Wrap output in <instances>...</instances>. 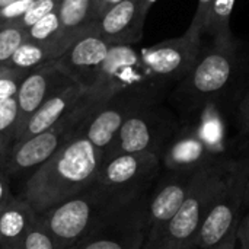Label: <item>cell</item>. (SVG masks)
I'll return each instance as SVG.
<instances>
[{"instance_id":"39","label":"cell","mask_w":249,"mask_h":249,"mask_svg":"<svg viewBox=\"0 0 249 249\" xmlns=\"http://www.w3.org/2000/svg\"><path fill=\"white\" fill-rule=\"evenodd\" d=\"M12 1H15V0H0V7H3V6L9 4V3H12Z\"/></svg>"},{"instance_id":"14","label":"cell","mask_w":249,"mask_h":249,"mask_svg":"<svg viewBox=\"0 0 249 249\" xmlns=\"http://www.w3.org/2000/svg\"><path fill=\"white\" fill-rule=\"evenodd\" d=\"M196 175L197 172H177L162 169L147 198V238H160L163 235L165 228L187 198Z\"/></svg>"},{"instance_id":"30","label":"cell","mask_w":249,"mask_h":249,"mask_svg":"<svg viewBox=\"0 0 249 249\" xmlns=\"http://www.w3.org/2000/svg\"><path fill=\"white\" fill-rule=\"evenodd\" d=\"M34 0H15L3 7H0V26L16 25V22L29 9Z\"/></svg>"},{"instance_id":"27","label":"cell","mask_w":249,"mask_h":249,"mask_svg":"<svg viewBox=\"0 0 249 249\" xmlns=\"http://www.w3.org/2000/svg\"><path fill=\"white\" fill-rule=\"evenodd\" d=\"M28 73L26 70L0 66V101L16 98L19 85Z\"/></svg>"},{"instance_id":"1","label":"cell","mask_w":249,"mask_h":249,"mask_svg":"<svg viewBox=\"0 0 249 249\" xmlns=\"http://www.w3.org/2000/svg\"><path fill=\"white\" fill-rule=\"evenodd\" d=\"M102 158L104 153L88 139L73 137L32 171L20 196L39 216L90 187Z\"/></svg>"},{"instance_id":"31","label":"cell","mask_w":249,"mask_h":249,"mask_svg":"<svg viewBox=\"0 0 249 249\" xmlns=\"http://www.w3.org/2000/svg\"><path fill=\"white\" fill-rule=\"evenodd\" d=\"M238 127L242 134H249V89L238 105Z\"/></svg>"},{"instance_id":"29","label":"cell","mask_w":249,"mask_h":249,"mask_svg":"<svg viewBox=\"0 0 249 249\" xmlns=\"http://www.w3.org/2000/svg\"><path fill=\"white\" fill-rule=\"evenodd\" d=\"M213 3H214V0H198L197 1L196 13L193 16L191 23H190L188 29L185 31V34H188L194 38H203L209 18H210Z\"/></svg>"},{"instance_id":"10","label":"cell","mask_w":249,"mask_h":249,"mask_svg":"<svg viewBox=\"0 0 249 249\" xmlns=\"http://www.w3.org/2000/svg\"><path fill=\"white\" fill-rule=\"evenodd\" d=\"M92 90H95L102 101L124 90L143 92L162 101L168 96L146 73L140 50L134 48V45L109 47L99 79Z\"/></svg>"},{"instance_id":"4","label":"cell","mask_w":249,"mask_h":249,"mask_svg":"<svg viewBox=\"0 0 249 249\" xmlns=\"http://www.w3.org/2000/svg\"><path fill=\"white\" fill-rule=\"evenodd\" d=\"M162 172L155 153H121L104 158L95 185L112 204H127L146 196Z\"/></svg>"},{"instance_id":"5","label":"cell","mask_w":249,"mask_h":249,"mask_svg":"<svg viewBox=\"0 0 249 249\" xmlns=\"http://www.w3.org/2000/svg\"><path fill=\"white\" fill-rule=\"evenodd\" d=\"M112 204L92 184L74 197L51 207L38 216V225L50 235L55 249H70L96 225Z\"/></svg>"},{"instance_id":"21","label":"cell","mask_w":249,"mask_h":249,"mask_svg":"<svg viewBox=\"0 0 249 249\" xmlns=\"http://www.w3.org/2000/svg\"><path fill=\"white\" fill-rule=\"evenodd\" d=\"M67 48L64 44H41L26 39L3 66L32 71L36 67L57 60Z\"/></svg>"},{"instance_id":"17","label":"cell","mask_w":249,"mask_h":249,"mask_svg":"<svg viewBox=\"0 0 249 249\" xmlns=\"http://www.w3.org/2000/svg\"><path fill=\"white\" fill-rule=\"evenodd\" d=\"M147 13L144 0H123L101 16L99 36L109 45H134L143 38Z\"/></svg>"},{"instance_id":"26","label":"cell","mask_w":249,"mask_h":249,"mask_svg":"<svg viewBox=\"0 0 249 249\" xmlns=\"http://www.w3.org/2000/svg\"><path fill=\"white\" fill-rule=\"evenodd\" d=\"M61 0H34L29 9L23 13V16L16 22V26L22 29L31 28L34 23H36L39 19L47 16L48 13H53L58 10Z\"/></svg>"},{"instance_id":"33","label":"cell","mask_w":249,"mask_h":249,"mask_svg":"<svg viewBox=\"0 0 249 249\" xmlns=\"http://www.w3.org/2000/svg\"><path fill=\"white\" fill-rule=\"evenodd\" d=\"M12 191H10V182L9 177L0 169V209L12 198Z\"/></svg>"},{"instance_id":"8","label":"cell","mask_w":249,"mask_h":249,"mask_svg":"<svg viewBox=\"0 0 249 249\" xmlns=\"http://www.w3.org/2000/svg\"><path fill=\"white\" fill-rule=\"evenodd\" d=\"M239 158L225 160L197 172L182 206L163 231V238L179 249H194L197 233L223 182L225 175Z\"/></svg>"},{"instance_id":"6","label":"cell","mask_w":249,"mask_h":249,"mask_svg":"<svg viewBox=\"0 0 249 249\" xmlns=\"http://www.w3.org/2000/svg\"><path fill=\"white\" fill-rule=\"evenodd\" d=\"M149 193L131 203L111 206L70 249H142L149 236Z\"/></svg>"},{"instance_id":"7","label":"cell","mask_w":249,"mask_h":249,"mask_svg":"<svg viewBox=\"0 0 249 249\" xmlns=\"http://www.w3.org/2000/svg\"><path fill=\"white\" fill-rule=\"evenodd\" d=\"M178 125V114L163 102L144 105L125 120L111 146L104 152V158L140 152L155 153L160 158L163 147Z\"/></svg>"},{"instance_id":"38","label":"cell","mask_w":249,"mask_h":249,"mask_svg":"<svg viewBox=\"0 0 249 249\" xmlns=\"http://www.w3.org/2000/svg\"><path fill=\"white\" fill-rule=\"evenodd\" d=\"M156 1H158V0H144V9H146V12H149L150 7H152Z\"/></svg>"},{"instance_id":"12","label":"cell","mask_w":249,"mask_h":249,"mask_svg":"<svg viewBox=\"0 0 249 249\" xmlns=\"http://www.w3.org/2000/svg\"><path fill=\"white\" fill-rule=\"evenodd\" d=\"M153 102L163 101L143 92H118L90 111L86 120L79 125L76 137L82 136L88 139L104 153L114 142L125 120L142 107Z\"/></svg>"},{"instance_id":"3","label":"cell","mask_w":249,"mask_h":249,"mask_svg":"<svg viewBox=\"0 0 249 249\" xmlns=\"http://www.w3.org/2000/svg\"><path fill=\"white\" fill-rule=\"evenodd\" d=\"M102 102L105 101H102L95 90H85L74 107L67 112V115H64L53 127L29 139L13 143L1 166V171L9 178L28 171H35L64 143L76 137L79 125L86 120L90 111Z\"/></svg>"},{"instance_id":"2","label":"cell","mask_w":249,"mask_h":249,"mask_svg":"<svg viewBox=\"0 0 249 249\" xmlns=\"http://www.w3.org/2000/svg\"><path fill=\"white\" fill-rule=\"evenodd\" d=\"M236 42L203 47L187 76L171 90V101L178 117L191 115L210 102L219 101L231 85L236 69Z\"/></svg>"},{"instance_id":"18","label":"cell","mask_w":249,"mask_h":249,"mask_svg":"<svg viewBox=\"0 0 249 249\" xmlns=\"http://www.w3.org/2000/svg\"><path fill=\"white\" fill-rule=\"evenodd\" d=\"M85 89L79 86L77 83H71L50 99H47L25 123L22 130L18 133L15 143L29 139L38 133H42L53 127L55 123H58L67 112L74 107V104L79 101Z\"/></svg>"},{"instance_id":"37","label":"cell","mask_w":249,"mask_h":249,"mask_svg":"<svg viewBox=\"0 0 249 249\" xmlns=\"http://www.w3.org/2000/svg\"><path fill=\"white\" fill-rule=\"evenodd\" d=\"M245 207H249V171H248V178H247V185H245Z\"/></svg>"},{"instance_id":"15","label":"cell","mask_w":249,"mask_h":249,"mask_svg":"<svg viewBox=\"0 0 249 249\" xmlns=\"http://www.w3.org/2000/svg\"><path fill=\"white\" fill-rule=\"evenodd\" d=\"M109 44L98 34L86 35L74 41L54 64L85 90L96 85L104 61L109 51Z\"/></svg>"},{"instance_id":"32","label":"cell","mask_w":249,"mask_h":249,"mask_svg":"<svg viewBox=\"0 0 249 249\" xmlns=\"http://www.w3.org/2000/svg\"><path fill=\"white\" fill-rule=\"evenodd\" d=\"M236 236H238L236 249H249V212L241 217L239 225L236 228Z\"/></svg>"},{"instance_id":"25","label":"cell","mask_w":249,"mask_h":249,"mask_svg":"<svg viewBox=\"0 0 249 249\" xmlns=\"http://www.w3.org/2000/svg\"><path fill=\"white\" fill-rule=\"evenodd\" d=\"M26 41V31L16 26L7 25L0 26V66L6 64L13 53Z\"/></svg>"},{"instance_id":"16","label":"cell","mask_w":249,"mask_h":249,"mask_svg":"<svg viewBox=\"0 0 249 249\" xmlns=\"http://www.w3.org/2000/svg\"><path fill=\"white\" fill-rule=\"evenodd\" d=\"M76 83L69 76H66L54 61L47 63L41 67L29 71L19 85L16 93L18 102V123H16V136L31 118V115L51 96L67 88L69 85ZM15 136V139H16Z\"/></svg>"},{"instance_id":"20","label":"cell","mask_w":249,"mask_h":249,"mask_svg":"<svg viewBox=\"0 0 249 249\" xmlns=\"http://www.w3.org/2000/svg\"><path fill=\"white\" fill-rule=\"evenodd\" d=\"M57 12L67 38L77 41L86 35H99V16L93 0H61Z\"/></svg>"},{"instance_id":"11","label":"cell","mask_w":249,"mask_h":249,"mask_svg":"<svg viewBox=\"0 0 249 249\" xmlns=\"http://www.w3.org/2000/svg\"><path fill=\"white\" fill-rule=\"evenodd\" d=\"M203 38L188 34L140 48V57L149 77L168 93L187 76L203 50Z\"/></svg>"},{"instance_id":"9","label":"cell","mask_w":249,"mask_h":249,"mask_svg":"<svg viewBox=\"0 0 249 249\" xmlns=\"http://www.w3.org/2000/svg\"><path fill=\"white\" fill-rule=\"evenodd\" d=\"M248 171L249 158H239L231 166L197 233L194 249L213 248L238 228L245 207Z\"/></svg>"},{"instance_id":"23","label":"cell","mask_w":249,"mask_h":249,"mask_svg":"<svg viewBox=\"0 0 249 249\" xmlns=\"http://www.w3.org/2000/svg\"><path fill=\"white\" fill-rule=\"evenodd\" d=\"M26 39L41 44H64L66 47H70L74 42L73 39L64 35L57 10L48 13L36 23H34L31 28H28Z\"/></svg>"},{"instance_id":"19","label":"cell","mask_w":249,"mask_h":249,"mask_svg":"<svg viewBox=\"0 0 249 249\" xmlns=\"http://www.w3.org/2000/svg\"><path fill=\"white\" fill-rule=\"evenodd\" d=\"M38 222V214L22 197H12L0 209V247L13 248Z\"/></svg>"},{"instance_id":"28","label":"cell","mask_w":249,"mask_h":249,"mask_svg":"<svg viewBox=\"0 0 249 249\" xmlns=\"http://www.w3.org/2000/svg\"><path fill=\"white\" fill-rule=\"evenodd\" d=\"M3 249H55V247L50 235L36 222V225L13 248Z\"/></svg>"},{"instance_id":"13","label":"cell","mask_w":249,"mask_h":249,"mask_svg":"<svg viewBox=\"0 0 249 249\" xmlns=\"http://www.w3.org/2000/svg\"><path fill=\"white\" fill-rule=\"evenodd\" d=\"M229 159H233L231 153L212 146L193 124L182 120L160 153L162 169L177 172H198Z\"/></svg>"},{"instance_id":"35","label":"cell","mask_w":249,"mask_h":249,"mask_svg":"<svg viewBox=\"0 0 249 249\" xmlns=\"http://www.w3.org/2000/svg\"><path fill=\"white\" fill-rule=\"evenodd\" d=\"M238 248V236H236V229L229 233L222 242H219L216 247L210 249H236Z\"/></svg>"},{"instance_id":"34","label":"cell","mask_w":249,"mask_h":249,"mask_svg":"<svg viewBox=\"0 0 249 249\" xmlns=\"http://www.w3.org/2000/svg\"><path fill=\"white\" fill-rule=\"evenodd\" d=\"M142 249H179L171 244L166 238H147Z\"/></svg>"},{"instance_id":"22","label":"cell","mask_w":249,"mask_h":249,"mask_svg":"<svg viewBox=\"0 0 249 249\" xmlns=\"http://www.w3.org/2000/svg\"><path fill=\"white\" fill-rule=\"evenodd\" d=\"M235 4L236 0H214L204 32L212 36L214 44L228 45L236 42L231 31V16Z\"/></svg>"},{"instance_id":"24","label":"cell","mask_w":249,"mask_h":249,"mask_svg":"<svg viewBox=\"0 0 249 249\" xmlns=\"http://www.w3.org/2000/svg\"><path fill=\"white\" fill-rule=\"evenodd\" d=\"M18 123L16 98L0 101V169L6 160L9 150L15 143Z\"/></svg>"},{"instance_id":"36","label":"cell","mask_w":249,"mask_h":249,"mask_svg":"<svg viewBox=\"0 0 249 249\" xmlns=\"http://www.w3.org/2000/svg\"><path fill=\"white\" fill-rule=\"evenodd\" d=\"M120 1H123V0H93V4H95V9H96V13L99 16V19L105 12H108L111 7H114Z\"/></svg>"}]
</instances>
